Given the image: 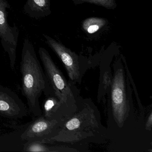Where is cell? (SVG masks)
I'll return each mask as SVG.
<instances>
[{
	"instance_id": "6da1fadb",
	"label": "cell",
	"mask_w": 152,
	"mask_h": 152,
	"mask_svg": "<svg viewBox=\"0 0 152 152\" xmlns=\"http://www.w3.org/2000/svg\"><path fill=\"white\" fill-rule=\"evenodd\" d=\"M107 134L96 107L89 99L82 98L77 110L63 121L50 141L53 144L58 142L73 145L85 141H99V139L106 138Z\"/></svg>"
},
{
	"instance_id": "7a4b0ae2",
	"label": "cell",
	"mask_w": 152,
	"mask_h": 152,
	"mask_svg": "<svg viewBox=\"0 0 152 152\" xmlns=\"http://www.w3.org/2000/svg\"><path fill=\"white\" fill-rule=\"evenodd\" d=\"M22 75V93L27 100L30 112L36 117L42 115L40 105V97L42 93L45 96L54 94L45 72L37 57L34 47L31 41L25 39L20 62Z\"/></svg>"
},
{
	"instance_id": "3957f363",
	"label": "cell",
	"mask_w": 152,
	"mask_h": 152,
	"mask_svg": "<svg viewBox=\"0 0 152 152\" xmlns=\"http://www.w3.org/2000/svg\"><path fill=\"white\" fill-rule=\"evenodd\" d=\"M111 86L108 124L121 131L127 126L129 118L135 116L131 89L123 66H115Z\"/></svg>"
},
{
	"instance_id": "277c9868",
	"label": "cell",
	"mask_w": 152,
	"mask_h": 152,
	"mask_svg": "<svg viewBox=\"0 0 152 152\" xmlns=\"http://www.w3.org/2000/svg\"><path fill=\"white\" fill-rule=\"evenodd\" d=\"M39 54L46 77L54 95L63 104L74 113L82 98L80 91L75 85L66 80L46 49L39 48Z\"/></svg>"
},
{
	"instance_id": "5b68a950",
	"label": "cell",
	"mask_w": 152,
	"mask_h": 152,
	"mask_svg": "<svg viewBox=\"0 0 152 152\" xmlns=\"http://www.w3.org/2000/svg\"><path fill=\"white\" fill-rule=\"evenodd\" d=\"M46 42L56 54L65 68L69 80L74 84L81 83L83 76L87 70L81 64L79 56L55 39L43 34Z\"/></svg>"
},
{
	"instance_id": "8992f818",
	"label": "cell",
	"mask_w": 152,
	"mask_h": 152,
	"mask_svg": "<svg viewBox=\"0 0 152 152\" xmlns=\"http://www.w3.org/2000/svg\"><path fill=\"white\" fill-rule=\"evenodd\" d=\"M10 7L7 0H0V39L5 52L7 53L10 61V68L15 69L16 50L19 37V30L14 23L10 25L8 21L7 9Z\"/></svg>"
},
{
	"instance_id": "52a82bcc",
	"label": "cell",
	"mask_w": 152,
	"mask_h": 152,
	"mask_svg": "<svg viewBox=\"0 0 152 152\" xmlns=\"http://www.w3.org/2000/svg\"><path fill=\"white\" fill-rule=\"evenodd\" d=\"M64 121L49 120L42 115L37 117L22 132L20 139L26 142L37 141L53 144L50 139L56 135Z\"/></svg>"
},
{
	"instance_id": "ba28073f",
	"label": "cell",
	"mask_w": 152,
	"mask_h": 152,
	"mask_svg": "<svg viewBox=\"0 0 152 152\" xmlns=\"http://www.w3.org/2000/svg\"><path fill=\"white\" fill-rule=\"evenodd\" d=\"M28 111L19 96L9 88L0 85V116L9 119H21Z\"/></svg>"
},
{
	"instance_id": "9c48e42d",
	"label": "cell",
	"mask_w": 152,
	"mask_h": 152,
	"mask_svg": "<svg viewBox=\"0 0 152 152\" xmlns=\"http://www.w3.org/2000/svg\"><path fill=\"white\" fill-rule=\"evenodd\" d=\"M42 115L49 120L64 121L74 113L55 96H46L42 104Z\"/></svg>"
},
{
	"instance_id": "30bf717a",
	"label": "cell",
	"mask_w": 152,
	"mask_h": 152,
	"mask_svg": "<svg viewBox=\"0 0 152 152\" xmlns=\"http://www.w3.org/2000/svg\"><path fill=\"white\" fill-rule=\"evenodd\" d=\"M23 12L31 18L40 19L51 14L50 0H27Z\"/></svg>"
},
{
	"instance_id": "8fae6325",
	"label": "cell",
	"mask_w": 152,
	"mask_h": 152,
	"mask_svg": "<svg viewBox=\"0 0 152 152\" xmlns=\"http://www.w3.org/2000/svg\"><path fill=\"white\" fill-rule=\"evenodd\" d=\"M39 141L26 142L23 146L22 151L24 152H77L75 148H69L64 146L54 145Z\"/></svg>"
},
{
	"instance_id": "7c38bea8",
	"label": "cell",
	"mask_w": 152,
	"mask_h": 152,
	"mask_svg": "<svg viewBox=\"0 0 152 152\" xmlns=\"http://www.w3.org/2000/svg\"><path fill=\"white\" fill-rule=\"evenodd\" d=\"M107 23V19L102 18H89L83 21L82 27L85 32L92 34L105 26Z\"/></svg>"
},
{
	"instance_id": "4fadbf2b",
	"label": "cell",
	"mask_w": 152,
	"mask_h": 152,
	"mask_svg": "<svg viewBox=\"0 0 152 152\" xmlns=\"http://www.w3.org/2000/svg\"><path fill=\"white\" fill-rule=\"evenodd\" d=\"M72 1L75 5L87 2L101 6L107 9H115L117 7L115 0H72Z\"/></svg>"
},
{
	"instance_id": "5bb4252c",
	"label": "cell",
	"mask_w": 152,
	"mask_h": 152,
	"mask_svg": "<svg viewBox=\"0 0 152 152\" xmlns=\"http://www.w3.org/2000/svg\"><path fill=\"white\" fill-rule=\"evenodd\" d=\"M152 113L150 114V115L148 116V118L147 121L145 124V129H146L147 128H150L151 129L152 128Z\"/></svg>"
}]
</instances>
